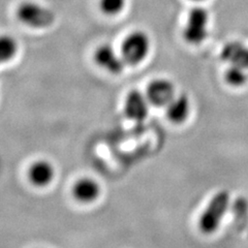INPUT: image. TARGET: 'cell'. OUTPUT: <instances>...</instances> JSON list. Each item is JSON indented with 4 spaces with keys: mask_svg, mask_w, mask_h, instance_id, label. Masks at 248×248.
<instances>
[{
    "mask_svg": "<svg viewBox=\"0 0 248 248\" xmlns=\"http://www.w3.org/2000/svg\"><path fill=\"white\" fill-rule=\"evenodd\" d=\"M73 195L81 203H92L99 197L100 187L95 180L90 178H82L74 185Z\"/></svg>",
    "mask_w": 248,
    "mask_h": 248,
    "instance_id": "8",
    "label": "cell"
},
{
    "mask_svg": "<svg viewBox=\"0 0 248 248\" xmlns=\"http://www.w3.org/2000/svg\"><path fill=\"white\" fill-rule=\"evenodd\" d=\"M209 13L204 7L197 6L189 12L183 30L184 40L190 45H200L208 36Z\"/></svg>",
    "mask_w": 248,
    "mask_h": 248,
    "instance_id": "4",
    "label": "cell"
},
{
    "mask_svg": "<svg viewBox=\"0 0 248 248\" xmlns=\"http://www.w3.org/2000/svg\"><path fill=\"white\" fill-rule=\"evenodd\" d=\"M17 17L31 28H46L55 22V14L48 7L34 1L22 2L17 9Z\"/></svg>",
    "mask_w": 248,
    "mask_h": 248,
    "instance_id": "2",
    "label": "cell"
},
{
    "mask_svg": "<svg viewBox=\"0 0 248 248\" xmlns=\"http://www.w3.org/2000/svg\"><path fill=\"white\" fill-rule=\"evenodd\" d=\"M245 71L246 69L241 66L232 64L226 73L227 82L232 86H242L247 80Z\"/></svg>",
    "mask_w": 248,
    "mask_h": 248,
    "instance_id": "13",
    "label": "cell"
},
{
    "mask_svg": "<svg viewBox=\"0 0 248 248\" xmlns=\"http://www.w3.org/2000/svg\"><path fill=\"white\" fill-rule=\"evenodd\" d=\"M146 97L153 106H168L175 97V87L173 83L169 80L156 79L152 81L147 87Z\"/></svg>",
    "mask_w": 248,
    "mask_h": 248,
    "instance_id": "5",
    "label": "cell"
},
{
    "mask_svg": "<svg viewBox=\"0 0 248 248\" xmlns=\"http://www.w3.org/2000/svg\"><path fill=\"white\" fill-rule=\"evenodd\" d=\"M190 112V103L185 94L175 96L168 105L167 116L170 122L179 124L188 118Z\"/></svg>",
    "mask_w": 248,
    "mask_h": 248,
    "instance_id": "10",
    "label": "cell"
},
{
    "mask_svg": "<svg viewBox=\"0 0 248 248\" xmlns=\"http://www.w3.org/2000/svg\"><path fill=\"white\" fill-rule=\"evenodd\" d=\"M18 52V43L12 35H0V64L12 60Z\"/></svg>",
    "mask_w": 248,
    "mask_h": 248,
    "instance_id": "12",
    "label": "cell"
},
{
    "mask_svg": "<svg viewBox=\"0 0 248 248\" xmlns=\"http://www.w3.org/2000/svg\"><path fill=\"white\" fill-rule=\"evenodd\" d=\"M148 99L138 90H131L124 104V112L126 116L134 121L141 122L148 115Z\"/></svg>",
    "mask_w": 248,
    "mask_h": 248,
    "instance_id": "7",
    "label": "cell"
},
{
    "mask_svg": "<svg viewBox=\"0 0 248 248\" xmlns=\"http://www.w3.org/2000/svg\"><path fill=\"white\" fill-rule=\"evenodd\" d=\"M126 0H99V7L107 16H117L125 7Z\"/></svg>",
    "mask_w": 248,
    "mask_h": 248,
    "instance_id": "14",
    "label": "cell"
},
{
    "mask_svg": "<svg viewBox=\"0 0 248 248\" xmlns=\"http://www.w3.org/2000/svg\"><path fill=\"white\" fill-rule=\"evenodd\" d=\"M150 51V38L143 31L128 34L121 46L120 55L125 64L138 65L145 60Z\"/></svg>",
    "mask_w": 248,
    "mask_h": 248,
    "instance_id": "3",
    "label": "cell"
},
{
    "mask_svg": "<svg viewBox=\"0 0 248 248\" xmlns=\"http://www.w3.org/2000/svg\"><path fill=\"white\" fill-rule=\"evenodd\" d=\"M221 57L231 64L248 69V48L240 43H231L224 46Z\"/></svg>",
    "mask_w": 248,
    "mask_h": 248,
    "instance_id": "11",
    "label": "cell"
},
{
    "mask_svg": "<svg viewBox=\"0 0 248 248\" xmlns=\"http://www.w3.org/2000/svg\"><path fill=\"white\" fill-rule=\"evenodd\" d=\"M94 60L98 66L111 74H120L125 65L122 56L116 53L110 45L98 46L94 53Z\"/></svg>",
    "mask_w": 248,
    "mask_h": 248,
    "instance_id": "6",
    "label": "cell"
},
{
    "mask_svg": "<svg viewBox=\"0 0 248 248\" xmlns=\"http://www.w3.org/2000/svg\"><path fill=\"white\" fill-rule=\"evenodd\" d=\"M55 172H54V168L50 162L46 160H38L30 167L28 177L30 182L37 187H45V186L49 185Z\"/></svg>",
    "mask_w": 248,
    "mask_h": 248,
    "instance_id": "9",
    "label": "cell"
},
{
    "mask_svg": "<svg viewBox=\"0 0 248 248\" xmlns=\"http://www.w3.org/2000/svg\"><path fill=\"white\" fill-rule=\"evenodd\" d=\"M229 205L230 193L227 190L218 191L214 195L200 217V230L204 234H213L220 226L223 216L228 211Z\"/></svg>",
    "mask_w": 248,
    "mask_h": 248,
    "instance_id": "1",
    "label": "cell"
},
{
    "mask_svg": "<svg viewBox=\"0 0 248 248\" xmlns=\"http://www.w3.org/2000/svg\"><path fill=\"white\" fill-rule=\"evenodd\" d=\"M192 1H204V0H192Z\"/></svg>",
    "mask_w": 248,
    "mask_h": 248,
    "instance_id": "15",
    "label": "cell"
}]
</instances>
